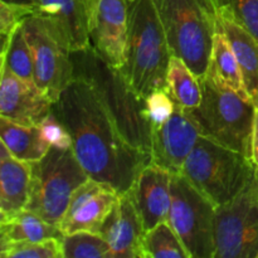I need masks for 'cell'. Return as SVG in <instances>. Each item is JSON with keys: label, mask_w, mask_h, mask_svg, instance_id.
Here are the masks:
<instances>
[{"label": "cell", "mask_w": 258, "mask_h": 258, "mask_svg": "<svg viewBox=\"0 0 258 258\" xmlns=\"http://www.w3.org/2000/svg\"><path fill=\"white\" fill-rule=\"evenodd\" d=\"M52 108L70 133L76 158L93 180L123 194L151 164L149 154L126 140L97 91L86 81L73 78Z\"/></svg>", "instance_id": "6da1fadb"}, {"label": "cell", "mask_w": 258, "mask_h": 258, "mask_svg": "<svg viewBox=\"0 0 258 258\" xmlns=\"http://www.w3.org/2000/svg\"><path fill=\"white\" fill-rule=\"evenodd\" d=\"M71 58L73 78L90 83L97 91L126 140L150 155L153 127L149 121L146 98L131 87L120 68L106 63L91 45L72 50Z\"/></svg>", "instance_id": "7a4b0ae2"}, {"label": "cell", "mask_w": 258, "mask_h": 258, "mask_svg": "<svg viewBox=\"0 0 258 258\" xmlns=\"http://www.w3.org/2000/svg\"><path fill=\"white\" fill-rule=\"evenodd\" d=\"M171 55L153 0H127V42L120 71L141 97L168 90Z\"/></svg>", "instance_id": "3957f363"}, {"label": "cell", "mask_w": 258, "mask_h": 258, "mask_svg": "<svg viewBox=\"0 0 258 258\" xmlns=\"http://www.w3.org/2000/svg\"><path fill=\"white\" fill-rule=\"evenodd\" d=\"M199 83L201 103L186 112L198 126L201 136L252 159L257 108L251 97L242 96L208 73L199 78Z\"/></svg>", "instance_id": "277c9868"}, {"label": "cell", "mask_w": 258, "mask_h": 258, "mask_svg": "<svg viewBox=\"0 0 258 258\" xmlns=\"http://www.w3.org/2000/svg\"><path fill=\"white\" fill-rule=\"evenodd\" d=\"M173 55L198 78L207 73L218 30L214 0H153Z\"/></svg>", "instance_id": "5b68a950"}, {"label": "cell", "mask_w": 258, "mask_h": 258, "mask_svg": "<svg viewBox=\"0 0 258 258\" xmlns=\"http://www.w3.org/2000/svg\"><path fill=\"white\" fill-rule=\"evenodd\" d=\"M257 171L253 159L201 136L180 174L214 206L221 207L233 201Z\"/></svg>", "instance_id": "8992f818"}, {"label": "cell", "mask_w": 258, "mask_h": 258, "mask_svg": "<svg viewBox=\"0 0 258 258\" xmlns=\"http://www.w3.org/2000/svg\"><path fill=\"white\" fill-rule=\"evenodd\" d=\"M29 164V198L25 209L58 227L73 193L90 176L72 148L52 145L40 160Z\"/></svg>", "instance_id": "52a82bcc"}, {"label": "cell", "mask_w": 258, "mask_h": 258, "mask_svg": "<svg viewBox=\"0 0 258 258\" xmlns=\"http://www.w3.org/2000/svg\"><path fill=\"white\" fill-rule=\"evenodd\" d=\"M217 207L181 174H171V206L168 222L189 258L216 257Z\"/></svg>", "instance_id": "ba28073f"}, {"label": "cell", "mask_w": 258, "mask_h": 258, "mask_svg": "<svg viewBox=\"0 0 258 258\" xmlns=\"http://www.w3.org/2000/svg\"><path fill=\"white\" fill-rule=\"evenodd\" d=\"M34 63V82L53 103L73 81L72 50L39 15L32 14L22 23Z\"/></svg>", "instance_id": "9c48e42d"}, {"label": "cell", "mask_w": 258, "mask_h": 258, "mask_svg": "<svg viewBox=\"0 0 258 258\" xmlns=\"http://www.w3.org/2000/svg\"><path fill=\"white\" fill-rule=\"evenodd\" d=\"M216 244L214 258H257L258 171L233 201L217 207Z\"/></svg>", "instance_id": "30bf717a"}, {"label": "cell", "mask_w": 258, "mask_h": 258, "mask_svg": "<svg viewBox=\"0 0 258 258\" xmlns=\"http://www.w3.org/2000/svg\"><path fill=\"white\" fill-rule=\"evenodd\" d=\"M201 133L185 108L176 103L173 115L151 134V163L171 174H180Z\"/></svg>", "instance_id": "8fae6325"}, {"label": "cell", "mask_w": 258, "mask_h": 258, "mask_svg": "<svg viewBox=\"0 0 258 258\" xmlns=\"http://www.w3.org/2000/svg\"><path fill=\"white\" fill-rule=\"evenodd\" d=\"M118 196L120 194L110 185L90 178L73 193L58 226L60 232L64 236L77 232L98 233Z\"/></svg>", "instance_id": "7c38bea8"}, {"label": "cell", "mask_w": 258, "mask_h": 258, "mask_svg": "<svg viewBox=\"0 0 258 258\" xmlns=\"http://www.w3.org/2000/svg\"><path fill=\"white\" fill-rule=\"evenodd\" d=\"M98 0H38L34 14L50 25L71 50L90 45V32Z\"/></svg>", "instance_id": "4fadbf2b"}, {"label": "cell", "mask_w": 258, "mask_h": 258, "mask_svg": "<svg viewBox=\"0 0 258 258\" xmlns=\"http://www.w3.org/2000/svg\"><path fill=\"white\" fill-rule=\"evenodd\" d=\"M0 117L25 126H39L50 113L53 101L35 85L20 80L5 63L0 64Z\"/></svg>", "instance_id": "5bb4252c"}, {"label": "cell", "mask_w": 258, "mask_h": 258, "mask_svg": "<svg viewBox=\"0 0 258 258\" xmlns=\"http://www.w3.org/2000/svg\"><path fill=\"white\" fill-rule=\"evenodd\" d=\"M127 42V0H98L90 32V45L115 68L125 62Z\"/></svg>", "instance_id": "9a60e30c"}, {"label": "cell", "mask_w": 258, "mask_h": 258, "mask_svg": "<svg viewBox=\"0 0 258 258\" xmlns=\"http://www.w3.org/2000/svg\"><path fill=\"white\" fill-rule=\"evenodd\" d=\"M128 194L144 229L149 231L168 221L171 206V173L155 164H149L139 174Z\"/></svg>", "instance_id": "2e32d148"}, {"label": "cell", "mask_w": 258, "mask_h": 258, "mask_svg": "<svg viewBox=\"0 0 258 258\" xmlns=\"http://www.w3.org/2000/svg\"><path fill=\"white\" fill-rule=\"evenodd\" d=\"M98 234L110 244L111 258H143L145 229L128 191L118 196Z\"/></svg>", "instance_id": "e0dca14e"}, {"label": "cell", "mask_w": 258, "mask_h": 258, "mask_svg": "<svg viewBox=\"0 0 258 258\" xmlns=\"http://www.w3.org/2000/svg\"><path fill=\"white\" fill-rule=\"evenodd\" d=\"M30 164L0 146V218L25 209L29 198Z\"/></svg>", "instance_id": "ac0fdd59"}, {"label": "cell", "mask_w": 258, "mask_h": 258, "mask_svg": "<svg viewBox=\"0 0 258 258\" xmlns=\"http://www.w3.org/2000/svg\"><path fill=\"white\" fill-rule=\"evenodd\" d=\"M218 25L231 44L251 97L258 90V40L246 29L223 17H219Z\"/></svg>", "instance_id": "d6986e66"}, {"label": "cell", "mask_w": 258, "mask_h": 258, "mask_svg": "<svg viewBox=\"0 0 258 258\" xmlns=\"http://www.w3.org/2000/svg\"><path fill=\"white\" fill-rule=\"evenodd\" d=\"M0 139L8 150L25 163L40 160L50 148L40 126H25L0 117Z\"/></svg>", "instance_id": "ffe728a7"}, {"label": "cell", "mask_w": 258, "mask_h": 258, "mask_svg": "<svg viewBox=\"0 0 258 258\" xmlns=\"http://www.w3.org/2000/svg\"><path fill=\"white\" fill-rule=\"evenodd\" d=\"M64 234L54 224L48 223L33 212L23 209L0 218V244L13 242H42L62 238Z\"/></svg>", "instance_id": "44dd1931"}, {"label": "cell", "mask_w": 258, "mask_h": 258, "mask_svg": "<svg viewBox=\"0 0 258 258\" xmlns=\"http://www.w3.org/2000/svg\"><path fill=\"white\" fill-rule=\"evenodd\" d=\"M207 73L219 82L231 87L236 92L241 93L242 96L249 97L236 55H234L231 44H229L224 33L219 29V25L218 30L214 35L213 49H212L211 60H209V67Z\"/></svg>", "instance_id": "7402d4cb"}, {"label": "cell", "mask_w": 258, "mask_h": 258, "mask_svg": "<svg viewBox=\"0 0 258 258\" xmlns=\"http://www.w3.org/2000/svg\"><path fill=\"white\" fill-rule=\"evenodd\" d=\"M168 92L178 105L185 110L198 107L202 101L199 78L181 58L171 55L168 70Z\"/></svg>", "instance_id": "603a6c76"}, {"label": "cell", "mask_w": 258, "mask_h": 258, "mask_svg": "<svg viewBox=\"0 0 258 258\" xmlns=\"http://www.w3.org/2000/svg\"><path fill=\"white\" fill-rule=\"evenodd\" d=\"M141 251H143V258H189L185 247L168 221L161 222L154 228L145 232Z\"/></svg>", "instance_id": "cb8c5ba5"}, {"label": "cell", "mask_w": 258, "mask_h": 258, "mask_svg": "<svg viewBox=\"0 0 258 258\" xmlns=\"http://www.w3.org/2000/svg\"><path fill=\"white\" fill-rule=\"evenodd\" d=\"M0 57L2 62L5 63L17 77L29 85H35L32 50L27 42L22 24L13 33L7 50L2 53Z\"/></svg>", "instance_id": "d4e9b609"}, {"label": "cell", "mask_w": 258, "mask_h": 258, "mask_svg": "<svg viewBox=\"0 0 258 258\" xmlns=\"http://www.w3.org/2000/svg\"><path fill=\"white\" fill-rule=\"evenodd\" d=\"M63 258H111L110 244L98 233L77 232L60 239Z\"/></svg>", "instance_id": "484cf974"}, {"label": "cell", "mask_w": 258, "mask_h": 258, "mask_svg": "<svg viewBox=\"0 0 258 258\" xmlns=\"http://www.w3.org/2000/svg\"><path fill=\"white\" fill-rule=\"evenodd\" d=\"M219 17L232 20L258 40V0H214Z\"/></svg>", "instance_id": "4316f807"}, {"label": "cell", "mask_w": 258, "mask_h": 258, "mask_svg": "<svg viewBox=\"0 0 258 258\" xmlns=\"http://www.w3.org/2000/svg\"><path fill=\"white\" fill-rule=\"evenodd\" d=\"M60 239L50 238L42 242H13V243H3L0 244V257L63 258Z\"/></svg>", "instance_id": "83f0119b"}, {"label": "cell", "mask_w": 258, "mask_h": 258, "mask_svg": "<svg viewBox=\"0 0 258 258\" xmlns=\"http://www.w3.org/2000/svg\"><path fill=\"white\" fill-rule=\"evenodd\" d=\"M34 9L17 4L0 2V35H2V53L7 50L13 33L25 18L34 14Z\"/></svg>", "instance_id": "f1b7e54d"}, {"label": "cell", "mask_w": 258, "mask_h": 258, "mask_svg": "<svg viewBox=\"0 0 258 258\" xmlns=\"http://www.w3.org/2000/svg\"><path fill=\"white\" fill-rule=\"evenodd\" d=\"M146 106H148L149 121L154 130L169 120V117L173 115L174 110H175L176 102L169 95L168 91L161 90L151 93L146 98Z\"/></svg>", "instance_id": "f546056e"}, {"label": "cell", "mask_w": 258, "mask_h": 258, "mask_svg": "<svg viewBox=\"0 0 258 258\" xmlns=\"http://www.w3.org/2000/svg\"><path fill=\"white\" fill-rule=\"evenodd\" d=\"M40 128L47 139L50 146H58V148H72V139H71L70 133L67 131L66 126L63 125L62 121L58 118L55 112L50 111L49 115L42 121Z\"/></svg>", "instance_id": "4dcf8cb0"}, {"label": "cell", "mask_w": 258, "mask_h": 258, "mask_svg": "<svg viewBox=\"0 0 258 258\" xmlns=\"http://www.w3.org/2000/svg\"><path fill=\"white\" fill-rule=\"evenodd\" d=\"M252 159L258 165V108L256 110V117H254L253 135H252Z\"/></svg>", "instance_id": "1f68e13d"}, {"label": "cell", "mask_w": 258, "mask_h": 258, "mask_svg": "<svg viewBox=\"0 0 258 258\" xmlns=\"http://www.w3.org/2000/svg\"><path fill=\"white\" fill-rule=\"evenodd\" d=\"M0 2L9 3V4L22 5V7L32 8V9H34V12L37 10V5H38V0H0Z\"/></svg>", "instance_id": "d6a6232c"}, {"label": "cell", "mask_w": 258, "mask_h": 258, "mask_svg": "<svg viewBox=\"0 0 258 258\" xmlns=\"http://www.w3.org/2000/svg\"><path fill=\"white\" fill-rule=\"evenodd\" d=\"M251 100L252 102H253V105L256 106V108H258V90L251 96Z\"/></svg>", "instance_id": "836d02e7"}, {"label": "cell", "mask_w": 258, "mask_h": 258, "mask_svg": "<svg viewBox=\"0 0 258 258\" xmlns=\"http://www.w3.org/2000/svg\"><path fill=\"white\" fill-rule=\"evenodd\" d=\"M257 258H258V254H257Z\"/></svg>", "instance_id": "e575fe53"}, {"label": "cell", "mask_w": 258, "mask_h": 258, "mask_svg": "<svg viewBox=\"0 0 258 258\" xmlns=\"http://www.w3.org/2000/svg\"><path fill=\"white\" fill-rule=\"evenodd\" d=\"M214 3H216V2H214Z\"/></svg>", "instance_id": "d590c367"}]
</instances>
